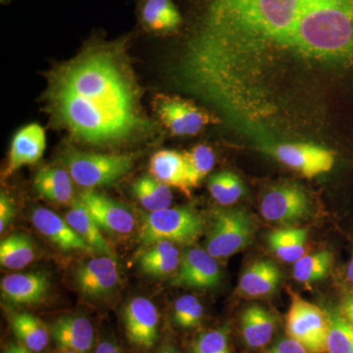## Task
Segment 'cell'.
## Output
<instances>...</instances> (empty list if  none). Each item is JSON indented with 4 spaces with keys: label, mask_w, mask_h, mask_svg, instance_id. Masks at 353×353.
Wrapping results in <instances>:
<instances>
[{
    "label": "cell",
    "mask_w": 353,
    "mask_h": 353,
    "mask_svg": "<svg viewBox=\"0 0 353 353\" xmlns=\"http://www.w3.org/2000/svg\"><path fill=\"white\" fill-rule=\"evenodd\" d=\"M274 154L279 161L306 178L328 173L334 164V152L314 143H282L275 148Z\"/></svg>",
    "instance_id": "11"
},
{
    "label": "cell",
    "mask_w": 353,
    "mask_h": 353,
    "mask_svg": "<svg viewBox=\"0 0 353 353\" xmlns=\"http://www.w3.org/2000/svg\"><path fill=\"white\" fill-rule=\"evenodd\" d=\"M332 260L333 255L329 250L303 255L294 263L292 275L301 284H313L328 275Z\"/></svg>",
    "instance_id": "29"
},
{
    "label": "cell",
    "mask_w": 353,
    "mask_h": 353,
    "mask_svg": "<svg viewBox=\"0 0 353 353\" xmlns=\"http://www.w3.org/2000/svg\"><path fill=\"white\" fill-rule=\"evenodd\" d=\"M158 353H181V352L178 348L174 347L173 345H171V343H167Z\"/></svg>",
    "instance_id": "40"
},
{
    "label": "cell",
    "mask_w": 353,
    "mask_h": 353,
    "mask_svg": "<svg viewBox=\"0 0 353 353\" xmlns=\"http://www.w3.org/2000/svg\"><path fill=\"white\" fill-rule=\"evenodd\" d=\"M182 154L185 162L188 188L190 190L197 188L214 167V152L208 145H199Z\"/></svg>",
    "instance_id": "28"
},
{
    "label": "cell",
    "mask_w": 353,
    "mask_h": 353,
    "mask_svg": "<svg viewBox=\"0 0 353 353\" xmlns=\"http://www.w3.org/2000/svg\"><path fill=\"white\" fill-rule=\"evenodd\" d=\"M46 132L39 124L28 125L13 138L6 173L10 175L26 165L38 162L46 150Z\"/></svg>",
    "instance_id": "17"
},
{
    "label": "cell",
    "mask_w": 353,
    "mask_h": 353,
    "mask_svg": "<svg viewBox=\"0 0 353 353\" xmlns=\"http://www.w3.org/2000/svg\"><path fill=\"white\" fill-rule=\"evenodd\" d=\"M347 277L350 279V283L353 285V256L352 260H350V265H348Z\"/></svg>",
    "instance_id": "41"
},
{
    "label": "cell",
    "mask_w": 353,
    "mask_h": 353,
    "mask_svg": "<svg viewBox=\"0 0 353 353\" xmlns=\"http://www.w3.org/2000/svg\"><path fill=\"white\" fill-rule=\"evenodd\" d=\"M143 17L146 25L155 31L172 30L181 23L180 14L171 0H148Z\"/></svg>",
    "instance_id": "32"
},
{
    "label": "cell",
    "mask_w": 353,
    "mask_h": 353,
    "mask_svg": "<svg viewBox=\"0 0 353 353\" xmlns=\"http://www.w3.org/2000/svg\"><path fill=\"white\" fill-rule=\"evenodd\" d=\"M95 353H124L117 345L111 341H101L97 347Z\"/></svg>",
    "instance_id": "38"
},
{
    "label": "cell",
    "mask_w": 353,
    "mask_h": 353,
    "mask_svg": "<svg viewBox=\"0 0 353 353\" xmlns=\"http://www.w3.org/2000/svg\"><path fill=\"white\" fill-rule=\"evenodd\" d=\"M181 255L175 243L171 241H158L148 246L139 257V268L146 275L164 277L178 270Z\"/></svg>",
    "instance_id": "20"
},
{
    "label": "cell",
    "mask_w": 353,
    "mask_h": 353,
    "mask_svg": "<svg viewBox=\"0 0 353 353\" xmlns=\"http://www.w3.org/2000/svg\"><path fill=\"white\" fill-rule=\"evenodd\" d=\"M78 199L101 231L116 234H128L134 231V215L119 202L92 190L81 192Z\"/></svg>",
    "instance_id": "10"
},
{
    "label": "cell",
    "mask_w": 353,
    "mask_h": 353,
    "mask_svg": "<svg viewBox=\"0 0 353 353\" xmlns=\"http://www.w3.org/2000/svg\"><path fill=\"white\" fill-rule=\"evenodd\" d=\"M254 223L241 208L217 209L208 234L206 252L216 259H228L252 243Z\"/></svg>",
    "instance_id": "4"
},
{
    "label": "cell",
    "mask_w": 353,
    "mask_h": 353,
    "mask_svg": "<svg viewBox=\"0 0 353 353\" xmlns=\"http://www.w3.org/2000/svg\"><path fill=\"white\" fill-rule=\"evenodd\" d=\"M16 210L12 199L1 192L0 196V233L3 234L8 225L15 217Z\"/></svg>",
    "instance_id": "35"
},
{
    "label": "cell",
    "mask_w": 353,
    "mask_h": 353,
    "mask_svg": "<svg viewBox=\"0 0 353 353\" xmlns=\"http://www.w3.org/2000/svg\"><path fill=\"white\" fill-rule=\"evenodd\" d=\"M329 316L319 306L294 294L288 312L287 334L309 353L327 352Z\"/></svg>",
    "instance_id": "6"
},
{
    "label": "cell",
    "mask_w": 353,
    "mask_h": 353,
    "mask_svg": "<svg viewBox=\"0 0 353 353\" xmlns=\"http://www.w3.org/2000/svg\"><path fill=\"white\" fill-rule=\"evenodd\" d=\"M266 353H309L297 341L292 340V339H285L278 341L271 350H269Z\"/></svg>",
    "instance_id": "36"
},
{
    "label": "cell",
    "mask_w": 353,
    "mask_h": 353,
    "mask_svg": "<svg viewBox=\"0 0 353 353\" xmlns=\"http://www.w3.org/2000/svg\"><path fill=\"white\" fill-rule=\"evenodd\" d=\"M125 331L128 340L141 350L157 345L159 333V314L157 306L145 297H136L125 306Z\"/></svg>",
    "instance_id": "13"
},
{
    "label": "cell",
    "mask_w": 353,
    "mask_h": 353,
    "mask_svg": "<svg viewBox=\"0 0 353 353\" xmlns=\"http://www.w3.org/2000/svg\"><path fill=\"white\" fill-rule=\"evenodd\" d=\"M36 259V248L30 236L13 234L0 243V263L4 268L19 270Z\"/></svg>",
    "instance_id": "26"
},
{
    "label": "cell",
    "mask_w": 353,
    "mask_h": 353,
    "mask_svg": "<svg viewBox=\"0 0 353 353\" xmlns=\"http://www.w3.org/2000/svg\"><path fill=\"white\" fill-rule=\"evenodd\" d=\"M150 171L152 176L169 187L178 188L190 194L185 181V166L182 153L174 150H160L150 159Z\"/></svg>",
    "instance_id": "23"
},
{
    "label": "cell",
    "mask_w": 353,
    "mask_h": 353,
    "mask_svg": "<svg viewBox=\"0 0 353 353\" xmlns=\"http://www.w3.org/2000/svg\"><path fill=\"white\" fill-rule=\"evenodd\" d=\"M71 175L64 169L44 167L34 178V189L48 201L67 204L73 199V185Z\"/></svg>",
    "instance_id": "22"
},
{
    "label": "cell",
    "mask_w": 353,
    "mask_h": 353,
    "mask_svg": "<svg viewBox=\"0 0 353 353\" xmlns=\"http://www.w3.org/2000/svg\"><path fill=\"white\" fill-rule=\"evenodd\" d=\"M50 290L46 274L18 273L7 276L1 281V294L6 301L13 304L43 303Z\"/></svg>",
    "instance_id": "15"
},
{
    "label": "cell",
    "mask_w": 353,
    "mask_h": 353,
    "mask_svg": "<svg viewBox=\"0 0 353 353\" xmlns=\"http://www.w3.org/2000/svg\"><path fill=\"white\" fill-rule=\"evenodd\" d=\"M275 330V317L261 306L256 304L248 306L241 313V336L248 347H264L270 343Z\"/></svg>",
    "instance_id": "19"
},
{
    "label": "cell",
    "mask_w": 353,
    "mask_h": 353,
    "mask_svg": "<svg viewBox=\"0 0 353 353\" xmlns=\"http://www.w3.org/2000/svg\"><path fill=\"white\" fill-rule=\"evenodd\" d=\"M11 328L18 340L32 352H41L50 343V333L38 317L31 313H16L11 317Z\"/></svg>",
    "instance_id": "24"
},
{
    "label": "cell",
    "mask_w": 353,
    "mask_h": 353,
    "mask_svg": "<svg viewBox=\"0 0 353 353\" xmlns=\"http://www.w3.org/2000/svg\"><path fill=\"white\" fill-rule=\"evenodd\" d=\"M282 280V272L270 260H256L243 272L239 292L246 297H263L273 294Z\"/></svg>",
    "instance_id": "18"
},
{
    "label": "cell",
    "mask_w": 353,
    "mask_h": 353,
    "mask_svg": "<svg viewBox=\"0 0 353 353\" xmlns=\"http://www.w3.org/2000/svg\"><path fill=\"white\" fill-rule=\"evenodd\" d=\"M154 108L162 123L176 136H194L211 122L208 112L179 97H158Z\"/></svg>",
    "instance_id": "9"
},
{
    "label": "cell",
    "mask_w": 353,
    "mask_h": 353,
    "mask_svg": "<svg viewBox=\"0 0 353 353\" xmlns=\"http://www.w3.org/2000/svg\"><path fill=\"white\" fill-rule=\"evenodd\" d=\"M192 353H233L230 345L229 327L209 330L197 336Z\"/></svg>",
    "instance_id": "34"
},
{
    "label": "cell",
    "mask_w": 353,
    "mask_h": 353,
    "mask_svg": "<svg viewBox=\"0 0 353 353\" xmlns=\"http://www.w3.org/2000/svg\"><path fill=\"white\" fill-rule=\"evenodd\" d=\"M307 236V230L303 228H287L272 232L268 243L278 259L288 263H296L305 252Z\"/></svg>",
    "instance_id": "25"
},
{
    "label": "cell",
    "mask_w": 353,
    "mask_h": 353,
    "mask_svg": "<svg viewBox=\"0 0 353 353\" xmlns=\"http://www.w3.org/2000/svg\"><path fill=\"white\" fill-rule=\"evenodd\" d=\"M203 315V305L196 296L192 294L179 297L174 304V322L180 328H196L201 324Z\"/></svg>",
    "instance_id": "33"
},
{
    "label": "cell",
    "mask_w": 353,
    "mask_h": 353,
    "mask_svg": "<svg viewBox=\"0 0 353 353\" xmlns=\"http://www.w3.org/2000/svg\"><path fill=\"white\" fill-rule=\"evenodd\" d=\"M73 181L83 188L110 185L126 175L134 166L130 155L99 154L70 150L63 157Z\"/></svg>",
    "instance_id": "5"
},
{
    "label": "cell",
    "mask_w": 353,
    "mask_h": 353,
    "mask_svg": "<svg viewBox=\"0 0 353 353\" xmlns=\"http://www.w3.org/2000/svg\"><path fill=\"white\" fill-rule=\"evenodd\" d=\"M51 334L60 350L85 353L94 345V326L83 316L68 315L58 318L51 328Z\"/></svg>",
    "instance_id": "16"
},
{
    "label": "cell",
    "mask_w": 353,
    "mask_h": 353,
    "mask_svg": "<svg viewBox=\"0 0 353 353\" xmlns=\"http://www.w3.org/2000/svg\"><path fill=\"white\" fill-rule=\"evenodd\" d=\"M204 228L203 217L194 208L161 209L143 218L139 240L145 246L163 241L190 245L199 240Z\"/></svg>",
    "instance_id": "3"
},
{
    "label": "cell",
    "mask_w": 353,
    "mask_h": 353,
    "mask_svg": "<svg viewBox=\"0 0 353 353\" xmlns=\"http://www.w3.org/2000/svg\"><path fill=\"white\" fill-rule=\"evenodd\" d=\"M74 280L83 296L102 299L117 289L120 283L119 267L114 257L101 255L79 265Z\"/></svg>",
    "instance_id": "8"
},
{
    "label": "cell",
    "mask_w": 353,
    "mask_h": 353,
    "mask_svg": "<svg viewBox=\"0 0 353 353\" xmlns=\"http://www.w3.org/2000/svg\"><path fill=\"white\" fill-rule=\"evenodd\" d=\"M32 222L39 233L64 252L95 253L66 220L50 209H34L32 213Z\"/></svg>",
    "instance_id": "14"
},
{
    "label": "cell",
    "mask_w": 353,
    "mask_h": 353,
    "mask_svg": "<svg viewBox=\"0 0 353 353\" xmlns=\"http://www.w3.org/2000/svg\"><path fill=\"white\" fill-rule=\"evenodd\" d=\"M312 0H212L203 31L190 44L183 73L190 87L216 97L243 54L282 46Z\"/></svg>",
    "instance_id": "1"
},
{
    "label": "cell",
    "mask_w": 353,
    "mask_h": 353,
    "mask_svg": "<svg viewBox=\"0 0 353 353\" xmlns=\"http://www.w3.org/2000/svg\"><path fill=\"white\" fill-rule=\"evenodd\" d=\"M341 311L353 326V292H350L345 296L343 304H341Z\"/></svg>",
    "instance_id": "37"
},
{
    "label": "cell",
    "mask_w": 353,
    "mask_h": 353,
    "mask_svg": "<svg viewBox=\"0 0 353 353\" xmlns=\"http://www.w3.org/2000/svg\"><path fill=\"white\" fill-rule=\"evenodd\" d=\"M310 208L308 194L296 183H283L272 188L260 203L265 219L277 224H294L305 219Z\"/></svg>",
    "instance_id": "7"
},
{
    "label": "cell",
    "mask_w": 353,
    "mask_h": 353,
    "mask_svg": "<svg viewBox=\"0 0 353 353\" xmlns=\"http://www.w3.org/2000/svg\"><path fill=\"white\" fill-rule=\"evenodd\" d=\"M222 278L219 264L212 255L201 248H190L181 256L180 267L171 284L176 287L210 289Z\"/></svg>",
    "instance_id": "12"
},
{
    "label": "cell",
    "mask_w": 353,
    "mask_h": 353,
    "mask_svg": "<svg viewBox=\"0 0 353 353\" xmlns=\"http://www.w3.org/2000/svg\"><path fill=\"white\" fill-rule=\"evenodd\" d=\"M132 192L141 206L150 212L169 208L173 201L170 187L154 176H145L138 179L132 185Z\"/></svg>",
    "instance_id": "27"
},
{
    "label": "cell",
    "mask_w": 353,
    "mask_h": 353,
    "mask_svg": "<svg viewBox=\"0 0 353 353\" xmlns=\"http://www.w3.org/2000/svg\"><path fill=\"white\" fill-rule=\"evenodd\" d=\"M60 353H81L78 352H73V350H61Z\"/></svg>",
    "instance_id": "42"
},
{
    "label": "cell",
    "mask_w": 353,
    "mask_h": 353,
    "mask_svg": "<svg viewBox=\"0 0 353 353\" xmlns=\"http://www.w3.org/2000/svg\"><path fill=\"white\" fill-rule=\"evenodd\" d=\"M209 192L218 203L231 205L245 194V185L233 172L223 171L209 179Z\"/></svg>",
    "instance_id": "31"
},
{
    "label": "cell",
    "mask_w": 353,
    "mask_h": 353,
    "mask_svg": "<svg viewBox=\"0 0 353 353\" xmlns=\"http://www.w3.org/2000/svg\"><path fill=\"white\" fill-rule=\"evenodd\" d=\"M50 101L70 132L90 143H117L148 126L122 64L106 50H90L58 71Z\"/></svg>",
    "instance_id": "2"
},
{
    "label": "cell",
    "mask_w": 353,
    "mask_h": 353,
    "mask_svg": "<svg viewBox=\"0 0 353 353\" xmlns=\"http://www.w3.org/2000/svg\"><path fill=\"white\" fill-rule=\"evenodd\" d=\"M329 316V332L327 352L353 353V326L341 313V309L331 308Z\"/></svg>",
    "instance_id": "30"
},
{
    "label": "cell",
    "mask_w": 353,
    "mask_h": 353,
    "mask_svg": "<svg viewBox=\"0 0 353 353\" xmlns=\"http://www.w3.org/2000/svg\"><path fill=\"white\" fill-rule=\"evenodd\" d=\"M65 220L95 252L114 257L112 248L102 236L101 230L79 199L73 201Z\"/></svg>",
    "instance_id": "21"
},
{
    "label": "cell",
    "mask_w": 353,
    "mask_h": 353,
    "mask_svg": "<svg viewBox=\"0 0 353 353\" xmlns=\"http://www.w3.org/2000/svg\"><path fill=\"white\" fill-rule=\"evenodd\" d=\"M3 353H34L29 348L26 347L22 343H12L7 347L6 352Z\"/></svg>",
    "instance_id": "39"
}]
</instances>
